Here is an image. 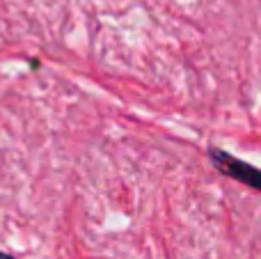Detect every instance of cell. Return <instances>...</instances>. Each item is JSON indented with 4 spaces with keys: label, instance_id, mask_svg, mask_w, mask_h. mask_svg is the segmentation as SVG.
<instances>
[{
    "label": "cell",
    "instance_id": "obj_2",
    "mask_svg": "<svg viewBox=\"0 0 261 259\" xmlns=\"http://www.w3.org/2000/svg\"><path fill=\"white\" fill-rule=\"evenodd\" d=\"M0 259H16V257H12V255H7V252H0Z\"/></svg>",
    "mask_w": 261,
    "mask_h": 259
},
{
    "label": "cell",
    "instance_id": "obj_1",
    "mask_svg": "<svg viewBox=\"0 0 261 259\" xmlns=\"http://www.w3.org/2000/svg\"><path fill=\"white\" fill-rule=\"evenodd\" d=\"M208 161H211L213 168L220 174H225V177L234 179V182H241V184H245V186H250L252 191L261 193V170L259 168H254V165L227 154L220 147H208Z\"/></svg>",
    "mask_w": 261,
    "mask_h": 259
}]
</instances>
